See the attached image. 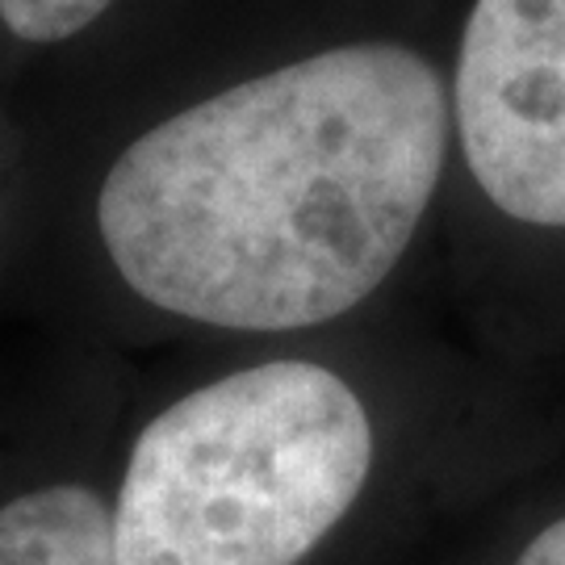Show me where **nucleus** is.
Here are the masks:
<instances>
[{
    "label": "nucleus",
    "mask_w": 565,
    "mask_h": 565,
    "mask_svg": "<svg viewBox=\"0 0 565 565\" xmlns=\"http://www.w3.org/2000/svg\"><path fill=\"white\" fill-rule=\"evenodd\" d=\"M445 151L436 67L356 42L151 126L109 168L97 223L151 306L231 331H298L390 277Z\"/></svg>",
    "instance_id": "nucleus-1"
},
{
    "label": "nucleus",
    "mask_w": 565,
    "mask_h": 565,
    "mask_svg": "<svg viewBox=\"0 0 565 565\" xmlns=\"http://www.w3.org/2000/svg\"><path fill=\"white\" fill-rule=\"evenodd\" d=\"M373 424L331 369L273 361L193 390L139 431L114 565H298L356 503Z\"/></svg>",
    "instance_id": "nucleus-2"
},
{
    "label": "nucleus",
    "mask_w": 565,
    "mask_h": 565,
    "mask_svg": "<svg viewBox=\"0 0 565 565\" xmlns=\"http://www.w3.org/2000/svg\"><path fill=\"white\" fill-rule=\"evenodd\" d=\"M452 102L486 198L565 231V0H473Z\"/></svg>",
    "instance_id": "nucleus-3"
},
{
    "label": "nucleus",
    "mask_w": 565,
    "mask_h": 565,
    "mask_svg": "<svg viewBox=\"0 0 565 565\" xmlns=\"http://www.w3.org/2000/svg\"><path fill=\"white\" fill-rule=\"evenodd\" d=\"M0 565H114V515L84 486H46L0 507Z\"/></svg>",
    "instance_id": "nucleus-4"
},
{
    "label": "nucleus",
    "mask_w": 565,
    "mask_h": 565,
    "mask_svg": "<svg viewBox=\"0 0 565 565\" xmlns=\"http://www.w3.org/2000/svg\"><path fill=\"white\" fill-rule=\"evenodd\" d=\"M114 0H0V21L21 42H63L102 18Z\"/></svg>",
    "instance_id": "nucleus-5"
},
{
    "label": "nucleus",
    "mask_w": 565,
    "mask_h": 565,
    "mask_svg": "<svg viewBox=\"0 0 565 565\" xmlns=\"http://www.w3.org/2000/svg\"><path fill=\"white\" fill-rule=\"evenodd\" d=\"M515 565H565V520L545 527V532L524 548V557Z\"/></svg>",
    "instance_id": "nucleus-6"
}]
</instances>
